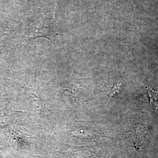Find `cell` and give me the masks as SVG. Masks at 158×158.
Masks as SVG:
<instances>
[{
    "instance_id": "2",
    "label": "cell",
    "mask_w": 158,
    "mask_h": 158,
    "mask_svg": "<svg viewBox=\"0 0 158 158\" xmlns=\"http://www.w3.org/2000/svg\"><path fill=\"white\" fill-rule=\"evenodd\" d=\"M10 33L11 31L8 28L0 27V54L6 46Z\"/></svg>"
},
{
    "instance_id": "1",
    "label": "cell",
    "mask_w": 158,
    "mask_h": 158,
    "mask_svg": "<svg viewBox=\"0 0 158 158\" xmlns=\"http://www.w3.org/2000/svg\"><path fill=\"white\" fill-rule=\"evenodd\" d=\"M25 34V44L38 38H45L53 42L57 34L54 18L50 15H40L29 25Z\"/></svg>"
}]
</instances>
